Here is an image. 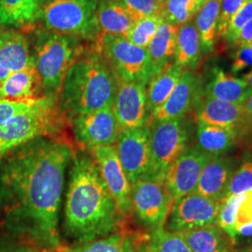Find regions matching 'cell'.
Instances as JSON below:
<instances>
[{
	"instance_id": "cell-40",
	"label": "cell",
	"mask_w": 252,
	"mask_h": 252,
	"mask_svg": "<svg viewBox=\"0 0 252 252\" xmlns=\"http://www.w3.org/2000/svg\"><path fill=\"white\" fill-rule=\"evenodd\" d=\"M252 221V189L245 193L242 202L240 203L237 217H236V228L239 226L251 223Z\"/></svg>"
},
{
	"instance_id": "cell-31",
	"label": "cell",
	"mask_w": 252,
	"mask_h": 252,
	"mask_svg": "<svg viewBox=\"0 0 252 252\" xmlns=\"http://www.w3.org/2000/svg\"><path fill=\"white\" fill-rule=\"evenodd\" d=\"M205 3L200 0H164L162 18L173 27L191 22Z\"/></svg>"
},
{
	"instance_id": "cell-33",
	"label": "cell",
	"mask_w": 252,
	"mask_h": 252,
	"mask_svg": "<svg viewBox=\"0 0 252 252\" xmlns=\"http://www.w3.org/2000/svg\"><path fill=\"white\" fill-rule=\"evenodd\" d=\"M162 21V17L158 16L139 19L133 24L126 37L134 45L148 48Z\"/></svg>"
},
{
	"instance_id": "cell-35",
	"label": "cell",
	"mask_w": 252,
	"mask_h": 252,
	"mask_svg": "<svg viewBox=\"0 0 252 252\" xmlns=\"http://www.w3.org/2000/svg\"><path fill=\"white\" fill-rule=\"evenodd\" d=\"M134 22L145 17H162L164 0H121Z\"/></svg>"
},
{
	"instance_id": "cell-37",
	"label": "cell",
	"mask_w": 252,
	"mask_h": 252,
	"mask_svg": "<svg viewBox=\"0 0 252 252\" xmlns=\"http://www.w3.org/2000/svg\"><path fill=\"white\" fill-rule=\"evenodd\" d=\"M252 20V0H247L240 9L234 14L230 21L226 30V44L230 47L234 46V41L240 30Z\"/></svg>"
},
{
	"instance_id": "cell-4",
	"label": "cell",
	"mask_w": 252,
	"mask_h": 252,
	"mask_svg": "<svg viewBox=\"0 0 252 252\" xmlns=\"http://www.w3.org/2000/svg\"><path fill=\"white\" fill-rule=\"evenodd\" d=\"M57 104L47 97L26 102L0 99V160L33 139L58 134L65 120Z\"/></svg>"
},
{
	"instance_id": "cell-21",
	"label": "cell",
	"mask_w": 252,
	"mask_h": 252,
	"mask_svg": "<svg viewBox=\"0 0 252 252\" xmlns=\"http://www.w3.org/2000/svg\"><path fill=\"white\" fill-rule=\"evenodd\" d=\"M252 92V87L243 79L229 76L222 69L215 68L205 87L204 95L211 99L242 105Z\"/></svg>"
},
{
	"instance_id": "cell-7",
	"label": "cell",
	"mask_w": 252,
	"mask_h": 252,
	"mask_svg": "<svg viewBox=\"0 0 252 252\" xmlns=\"http://www.w3.org/2000/svg\"><path fill=\"white\" fill-rule=\"evenodd\" d=\"M150 135L149 179L163 180L165 173L187 151L189 128L184 117L153 123Z\"/></svg>"
},
{
	"instance_id": "cell-17",
	"label": "cell",
	"mask_w": 252,
	"mask_h": 252,
	"mask_svg": "<svg viewBox=\"0 0 252 252\" xmlns=\"http://www.w3.org/2000/svg\"><path fill=\"white\" fill-rule=\"evenodd\" d=\"M32 60L25 34L16 30H0V85L11 74L25 69Z\"/></svg>"
},
{
	"instance_id": "cell-24",
	"label": "cell",
	"mask_w": 252,
	"mask_h": 252,
	"mask_svg": "<svg viewBox=\"0 0 252 252\" xmlns=\"http://www.w3.org/2000/svg\"><path fill=\"white\" fill-rule=\"evenodd\" d=\"M177 32L178 27L162 21L151 43L148 46L150 56L152 77L158 74L162 68L171 63L175 58L177 50Z\"/></svg>"
},
{
	"instance_id": "cell-18",
	"label": "cell",
	"mask_w": 252,
	"mask_h": 252,
	"mask_svg": "<svg viewBox=\"0 0 252 252\" xmlns=\"http://www.w3.org/2000/svg\"><path fill=\"white\" fill-rule=\"evenodd\" d=\"M233 174L234 169L230 160L221 155L211 156L201 172L193 192L221 203L225 198Z\"/></svg>"
},
{
	"instance_id": "cell-32",
	"label": "cell",
	"mask_w": 252,
	"mask_h": 252,
	"mask_svg": "<svg viewBox=\"0 0 252 252\" xmlns=\"http://www.w3.org/2000/svg\"><path fill=\"white\" fill-rule=\"evenodd\" d=\"M149 245L153 252H191L180 234L170 232L163 227L153 230Z\"/></svg>"
},
{
	"instance_id": "cell-8",
	"label": "cell",
	"mask_w": 252,
	"mask_h": 252,
	"mask_svg": "<svg viewBox=\"0 0 252 252\" xmlns=\"http://www.w3.org/2000/svg\"><path fill=\"white\" fill-rule=\"evenodd\" d=\"M97 49L120 81L148 85L152 70L147 48L132 44L126 36L101 33Z\"/></svg>"
},
{
	"instance_id": "cell-36",
	"label": "cell",
	"mask_w": 252,
	"mask_h": 252,
	"mask_svg": "<svg viewBox=\"0 0 252 252\" xmlns=\"http://www.w3.org/2000/svg\"><path fill=\"white\" fill-rule=\"evenodd\" d=\"M251 189H252V160H248L234 172L224 199L232 195L243 194Z\"/></svg>"
},
{
	"instance_id": "cell-28",
	"label": "cell",
	"mask_w": 252,
	"mask_h": 252,
	"mask_svg": "<svg viewBox=\"0 0 252 252\" xmlns=\"http://www.w3.org/2000/svg\"><path fill=\"white\" fill-rule=\"evenodd\" d=\"M136 242L132 234L123 231L86 243L60 245L52 252H135Z\"/></svg>"
},
{
	"instance_id": "cell-14",
	"label": "cell",
	"mask_w": 252,
	"mask_h": 252,
	"mask_svg": "<svg viewBox=\"0 0 252 252\" xmlns=\"http://www.w3.org/2000/svg\"><path fill=\"white\" fill-rule=\"evenodd\" d=\"M147 86L138 82H118L112 110L121 130L146 126L149 121L146 102Z\"/></svg>"
},
{
	"instance_id": "cell-50",
	"label": "cell",
	"mask_w": 252,
	"mask_h": 252,
	"mask_svg": "<svg viewBox=\"0 0 252 252\" xmlns=\"http://www.w3.org/2000/svg\"><path fill=\"white\" fill-rule=\"evenodd\" d=\"M235 252V251H234V252Z\"/></svg>"
},
{
	"instance_id": "cell-10",
	"label": "cell",
	"mask_w": 252,
	"mask_h": 252,
	"mask_svg": "<svg viewBox=\"0 0 252 252\" xmlns=\"http://www.w3.org/2000/svg\"><path fill=\"white\" fill-rule=\"evenodd\" d=\"M220 202L190 192L176 200L166 220V230L181 233L206 226L215 225Z\"/></svg>"
},
{
	"instance_id": "cell-48",
	"label": "cell",
	"mask_w": 252,
	"mask_h": 252,
	"mask_svg": "<svg viewBox=\"0 0 252 252\" xmlns=\"http://www.w3.org/2000/svg\"><path fill=\"white\" fill-rule=\"evenodd\" d=\"M200 1H202V2H204V3H205V2H206V1H207V0H200Z\"/></svg>"
},
{
	"instance_id": "cell-11",
	"label": "cell",
	"mask_w": 252,
	"mask_h": 252,
	"mask_svg": "<svg viewBox=\"0 0 252 252\" xmlns=\"http://www.w3.org/2000/svg\"><path fill=\"white\" fill-rule=\"evenodd\" d=\"M151 128L148 125L121 130L118 135V157L131 185L139 179L148 178L151 169Z\"/></svg>"
},
{
	"instance_id": "cell-6",
	"label": "cell",
	"mask_w": 252,
	"mask_h": 252,
	"mask_svg": "<svg viewBox=\"0 0 252 252\" xmlns=\"http://www.w3.org/2000/svg\"><path fill=\"white\" fill-rule=\"evenodd\" d=\"M98 0H45L40 19L47 30L86 40L101 35Z\"/></svg>"
},
{
	"instance_id": "cell-41",
	"label": "cell",
	"mask_w": 252,
	"mask_h": 252,
	"mask_svg": "<svg viewBox=\"0 0 252 252\" xmlns=\"http://www.w3.org/2000/svg\"><path fill=\"white\" fill-rule=\"evenodd\" d=\"M252 45V20L244 26L234 41L233 47Z\"/></svg>"
},
{
	"instance_id": "cell-27",
	"label": "cell",
	"mask_w": 252,
	"mask_h": 252,
	"mask_svg": "<svg viewBox=\"0 0 252 252\" xmlns=\"http://www.w3.org/2000/svg\"><path fill=\"white\" fill-rule=\"evenodd\" d=\"M196 136L200 151L209 156H220L234 146L237 129L210 126L199 122Z\"/></svg>"
},
{
	"instance_id": "cell-20",
	"label": "cell",
	"mask_w": 252,
	"mask_h": 252,
	"mask_svg": "<svg viewBox=\"0 0 252 252\" xmlns=\"http://www.w3.org/2000/svg\"><path fill=\"white\" fill-rule=\"evenodd\" d=\"M194 107L199 122L235 129L245 125L243 104H232L200 95Z\"/></svg>"
},
{
	"instance_id": "cell-19",
	"label": "cell",
	"mask_w": 252,
	"mask_h": 252,
	"mask_svg": "<svg viewBox=\"0 0 252 252\" xmlns=\"http://www.w3.org/2000/svg\"><path fill=\"white\" fill-rule=\"evenodd\" d=\"M43 90L34 58L25 69L13 73L0 85V99L26 102L43 98Z\"/></svg>"
},
{
	"instance_id": "cell-44",
	"label": "cell",
	"mask_w": 252,
	"mask_h": 252,
	"mask_svg": "<svg viewBox=\"0 0 252 252\" xmlns=\"http://www.w3.org/2000/svg\"><path fill=\"white\" fill-rule=\"evenodd\" d=\"M237 236L252 238V221L251 223L237 227L236 228V237Z\"/></svg>"
},
{
	"instance_id": "cell-34",
	"label": "cell",
	"mask_w": 252,
	"mask_h": 252,
	"mask_svg": "<svg viewBox=\"0 0 252 252\" xmlns=\"http://www.w3.org/2000/svg\"><path fill=\"white\" fill-rule=\"evenodd\" d=\"M245 193L232 195L221 202L220 212L217 219L216 225L222 230L232 240L236 239V217L240 203Z\"/></svg>"
},
{
	"instance_id": "cell-29",
	"label": "cell",
	"mask_w": 252,
	"mask_h": 252,
	"mask_svg": "<svg viewBox=\"0 0 252 252\" xmlns=\"http://www.w3.org/2000/svg\"><path fill=\"white\" fill-rule=\"evenodd\" d=\"M202 51L201 39L193 21L178 27L174 63L184 69H191L199 63Z\"/></svg>"
},
{
	"instance_id": "cell-16",
	"label": "cell",
	"mask_w": 252,
	"mask_h": 252,
	"mask_svg": "<svg viewBox=\"0 0 252 252\" xmlns=\"http://www.w3.org/2000/svg\"><path fill=\"white\" fill-rule=\"evenodd\" d=\"M200 95V82L197 76L191 69L185 68L170 96L160 108L153 111L150 118L153 123H157L184 117L195 105Z\"/></svg>"
},
{
	"instance_id": "cell-42",
	"label": "cell",
	"mask_w": 252,
	"mask_h": 252,
	"mask_svg": "<svg viewBox=\"0 0 252 252\" xmlns=\"http://www.w3.org/2000/svg\"><path fill=\"white\" fill-rule=\"evenodd\" d=\"M0 252H39L34 246H3L0 247Z\"/></svg>"
},
{
	"instance_id": "cell-26",
	"label": "cell",
	"mask_w": 252,
	"mask_h": 252,
	"mask_svg": "<svg viewBox=\"0 0 252 252\" xmlns=\"http://www.w3.org/2000/svg\"><path fill=\"white\" fill-rule=\"evenodd\" d=\"M45 0H0L2 26L22 27L33 25L40 19Z\"/></svg>"
},
{
	"instance_id": "cell-30",
	"label": "cell",
	"mask_w": 252,
	"mask_h": 252,
	"mask_svg": "<svg viewBox=\"0 0 252 252\" xmlns=\"http://www.w3.org/2000/svg\"><path fill=\"white\" fill-rule=\"evenodd\" d=\"M220 2L221 0H207L194 17L193 23L197 28L204 53H210L214 48L218 35Z\"/></svg>"
},
{
	"instance_id": "cell-49",
	"label": "cell",
	"mask_w": 252,
	"mask_h": 252,
	"mask_svg": "<svg viewBox=\"0 0 252 252\" xmlns=\"http://www.w3.org/2000/svg\"><path fill=\"white\" fill-rule=\"evenodd\" d=\"M1 27H2V25H1V23H0V28H1Z\"/></svg>"
},
{
	"instance_id": "cell-1",
	"label": "cell",
	"mask_w": 252,
	"mask_h": 252,
	"mask_svg": "<svg viewBox=\"0 0 252 252\" xmlns=\"http://www.w3.org/2000/svg\"><path fill=\"white\" fill-rule=\"evenodd\" d=\"M75 155L62 136H41L7 154L0 170V207L8 226L33 245L58 248L65 170Z\"/></svg>"
},
{
	"instance_id": "cell-45",
	"label": "cell",
	"mask_w": 252,
	"mask_h": 252,
	"mask_svg": "<svg viewBox=\"0 0 252 252\" xmlns=\"http://www.w3.org/2000/svg\"><path fill=\"white\" fill-rule=\"evenodd\" d=\"M135 252H153V251L151 249L149 243L140 244V245H137Z\"/></svg>"
},
{
	"instance_id": "cell-3",
	"label": "cell",
	"mask_w": 252,
	"mask_h": 252,
	"mask_svg": "<svg viewBox=\"0 0 252 252\" xmlns=\"http://www.w3.org/2000/svg\"><path fill=\"white\" fill-rule=\"evenodd\" d=\"M119 79L99 50L83 51L67 70L58 98L65 121L112 107Z\"/></svg>"
},
{
	"instance_id": "cell-38",
	"label": "cell",
	"mask_w": 252,
	"mask_h": 252,
	"mask_svg": "<svg viewBox=\"0 0 252 252\" xmlns=\"http://www.w3.org/2000/svg\"><path fill=\"white\" fill-rule=\"evenodd\" d=\"M247 0H221L217 37H225L226 30L230 21L240 9Z\"/></svg>"
},
{
	"instance_id": "cell-22",
	"label": "cell",
	"mask_w": 252,
	"mask_h": 252,
	"mask_svg": "<svg viewBox=\"0 0 252 252\" xmlns=\"http://www.w3.org/2000/svg\"><path fill=\"white\" fill-rule=\"evenodd\" d=\"M183 70L184 68L172 62L166 64L160 72L150 79L146 89V102L149 117L170 96L180 81Z\"/></svg>"
},
{
	"instance_id": "cell-39",
	"label": "cell",
	"mask_w": 252,
	"mask_h": 252,
	"mask_svg": "<svg viewBox=\"0 0 252 252\" xmlns=\"http://www.w3.org/2000/svg\"><path fill=\"white\" fill-rule=\"evenodd\" d=\"M250 67H252V45L237 48L233 55V62L231 65L232 72L237 74Z\"/></svg>"
},
{
	"instance_id": "cell-13",
	"label": "cell",
	"mask_w": 252,
	"mask_h": 252,
	"mask_svg": "<svg viewBox=\"0 0 252 252\" xmlns=\"http://www.w3.org/2000/svg\"><path fill=\"white\" fill-rule=\"evenodd\" d=\"M89 152L121 213L125 217L130 215L132 212V187L119 160L116 148L113 145L99 146L91 149Z\"/></svg>"
},
{
	"instance_id": "cell-2",
	"label": "cell",
	"mask_w": 252,
	"mask_h": 252,
	"mask_svg": "<svg viewBox=\"0 0 252 252\" xmlns=\"http://www.w3.org/2000/svg\"><path fill=\"white\" fill-rule=\"evenodd\" d=\"M124 218L89 154H75L64 202L63 227L75 244L124 231Z\"/></svg>"
},
{
	"instance_id": "cell-47",
	"label": "cell",
	"mask_w": 252,
	"mask_h": 252,
	"mask_svg": "<svg viewBox=\"0 0 252 252\" xmlns=\"http://www.w3.org/2000/svg\"><path fill=\"white\" fill-rule=\"evenodd\" d=\"M240 252H252V243L250 244V245L247 246V247H245L243 250Z\"/></svg>"
},
{
	"instance_id": "cell-43",
	"label": "cell",
	"mask_w": 252,
	"mask_h": 252,
	"mask_svg": "<svg viewBox=\"0 0 252 252\" xmlns=\"http://www.w3.org/2000/svg\"><path fill=\"white\" fill-rule=\"evenodd\" d=\"M245 125L252 129V92L243 104Z\"/></svg>"
},
{
	"instance_id": "cell-12",
	"label": "cell",
	"mask_w": 252,
	"mask_h": 252,
	"mask_svg": "<svg viewBox=\"0 0 252 252\" xmlns=\"http://www.w3.org/2000/svg\"><path fill=\"white\" fill-rule=\"evenodd\" d=\"M77 143L88 151L99 146H111L121 131L112 107L80 115L70 122Z\"/></svg>"
},
{
	"instance_id": "cell-9",
	"label": "cell",
	"mask_w": 252,
	"mask_h": 252,
	"mask_svg": "<svg viewBox=\"0 0 252 252\" xmlns=\"http://www.w3.org/2000/svg\"><path fill=\"white\" fill-rule=\"evenodd\" d=\"M131 187L132 210L139 220L153 230L163 227L173 205L163 180L139 179Z\"/></svg>"
},
{
	"instance_id": "cell-25",
	"label": "cell",
	"mask_w": 252,
	"mask_h": 252,
	"mask_svg": "<svg viewBox=\"0 0 252 252\" xmlns=\"http://www.w3.org/2000/svg\"><path fill=\"white\" fill-rule=\"evenodd\" d=\"M97 20L101 33L126 36L135 23L121 0H98Z\"/></svg>"
},
{
	"instance_id": "cell-5",
	"label": "cell",
	"mask_w": 252,
	"mask_h": 252,
	"mask_svg": "<svg viewBox=\"0 0 252 252\" xmlns=\"http://www.w3.org/2000/svg\"><path fill=\"white\" fill-rule=\"evenodd\" d=\"M82 51L77 37L46 28L36 32L32 55L44 97L58 101L66 72Z\"/></svg>"
},
{
	"instance_id": "cell-51",
	"label": "cell",
	"mask_w": 252,
	"mask_h": 252,
	"mask_svg": "<svg viewBox=\"0 0 252 252\" xmlns=\"http://www.w3.org/2000/svg\"></svg>"
},
{
	"instance_id": "cell-46",
	"label": "cell",
	"mask_w": 252,
	"mask_h": 252,
	"mask_svg": "<svg viewBox=\"0 0 252 252\" xmlns=\"http://www.w3.org/2000/svg\"><path fill=\"white\" fill-rule=\"evenodd\" d=\"M244 81H246L251 87L252 88V70L251 72L248 73V74H246V75H244L243 78Z\"/></svg>"
},
{
	"instance_id": "cell-23",
	"label": "cell",
	"mask_w": 252,
	"mask_h": 252,
	"mask_svg": "<svg viewBox=\"0 0 252 252\" xmlns=\"http://www.w3.org/2000/svg\"><path fill=\"white\" fill-rule=\"evenodd\" d=\"M178 234L185 240L191 252H234V240L216 224Z\"/></svg>"
},
{
	"instance_id": "cell-15",
	"label": "cell",
	"mask_w": 252,
	"mask_h": 252,
	"mask_svg": "<svg viewBox=\"0 0 252 252\" xmlns=\"http://www.w3.org/2000/svg\"><path fill=\"white\" fill-rule=\"evenodd\" d=\"M211 156L198 148L187 150L165 173L163 182L173 203L180 197L193 192L201 172Z\"/></svg>"
}]
</instances>
